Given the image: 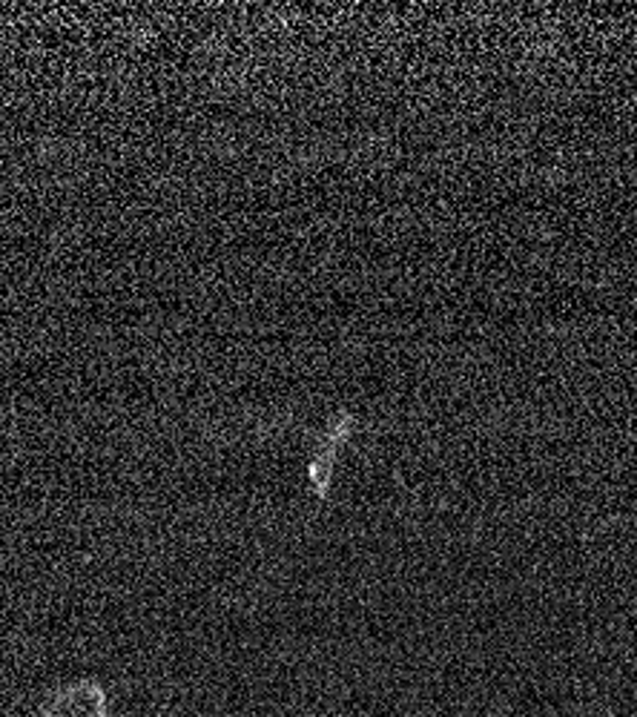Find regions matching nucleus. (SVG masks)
<instances>
[{"label": "nucleus", "instance_id": "nucleus-1", "mask_svg": "<svg viewBox=\"0 0 637 717\" xmlns=\"http://www.w3.org/2000/svg\"><path fill=\"white\" fill-rule=\"evenodd\" d=\"M110 703L98 683L81 680L75 686L58 692L43 709V717H107Z\"/></svg>", "mask_w": 637, "mask_h": 717}]
</instances>
